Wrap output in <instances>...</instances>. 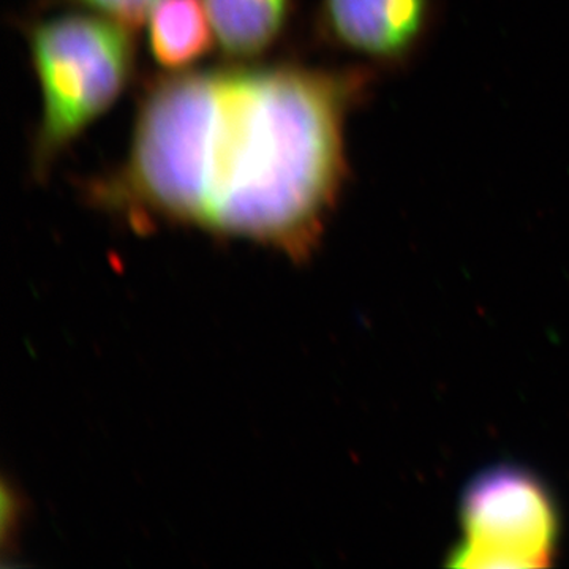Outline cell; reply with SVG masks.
I'll list each match as a JSON object with an SVG mask.
<instances>
[{
	"label": "cell",
	"mask_w": 569,
	"mask_h": 569,
	"mask_svg": "<svg viewBox=\"0 0 569 569\" xmlns=\"http://www.w3.org/2000/svg\"><path fill=\"white\" fill-rule=\"evenodd\" d=\"M213 36L203 0H160L149 17V50L170 71L187 70L204 58Z\"/></svg>",
	"instance_id": "6"
},
{
	"label": "cell",
	"mask_w": 569,
	"mask_h": 569,
	"mask_svg": "<svg viewBox=\"0 0 569 569\" xmlns=\"http://www.w3.org/2000/svg\"><path fill=\"white\" fill-rule=\"evenodd\" d=\"M160 0H52L50 3L80 7L137 31L151 17Z\"/></svg>",
	"instance_id": "7"
},
{
	"label": "cell",
	"mask_w": 569,
	"mask_h": 569,
	"mask_svg": "<svg viewBox=\"0 0 569 569\" xmlns=\"http://www.w3.org/2000/svg\"><path fill=\"white\" fill-rule=\"evenodd\" d=\"M132 29L100 14L69 13L28 28L41 92L32 173L47 178L63 149L126 91L134 73Z\"/></svg>",
	"instance_id": "2"
},
{
	"label": "cell",
	"mask_w": 569,
	"mask_h": 569,
	"mask_svg": "<svg viewBox=\"0 0 569 569\" xmlns=\"http://www.w3.org/2000/svg\"><path fill=\"white\" fill-rule=\"evenodd\" d=\"M227 58L249 61L279 39L293 0H203Z\"/></svg>",
	"instance_id": "5"
},
{
	"label": "cell",
	"mask_w": 569,
	"mask_h": 569,
	"mask_svg": "<svg viewBox=\"0 0 569 569\" xmlns=\"http://www.w3.org/2000/svg\"><path fill=\"white\" fill-rule=\"evenodd\" d=\"M462 539L448 565L531 569L552 565L560 537L556 498L527 468H486L468 482L459 508Z\"/></svg>",
	"instance_id": "3"
},
{
	"label": "cell",
	"mask_w": 569,
	"mask_h": 569,
	"mask_svg": "<svg viewBox=\"0 0 569 569\" xmlns=\"http://www.w3.org/2000/svg\"><path fill=\"white\" fill-rule=\"evenodd\" d=\"M380 78L359 63L164 74L142 93L126 160L84 192L137 228L183 224L306 260L350 181L348 119Z\"/></svg>",
	"instance_id": "1"
},
{
	"label": "cell",
	"mask_w": 569,
	"mask_h": 569,
	"mask_svg": "<svg viewBox=\"0 0 569 569\" xmlns=\"http://www.w3.org/2000/svg\"><path fill=\"white\" fill-rule=\"evenodd\" d=\"M443 0H318V36L380 77L413 69L436 40Z\"/></svg>",
	"instance_id": "4"
}]
</instances>
